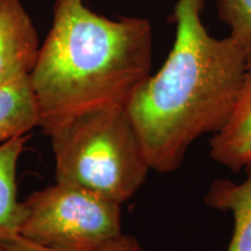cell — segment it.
Listing matches in <instances>:
<instances>
[{
    "label": "cell",
    "instance_id": "5b68a950",
    "mask_svg": "<svg viewBox=\"0 0 251 251\" xmlns=\"http://www.w3.org/2000/svg\"><path fill=\"white\" fill-rule=\"evenodd\" d=\"M40 43L30 15L21 0H0V86L29 76Z\"/></svg>",
    "mask_w": 251,
    "mask_h": 251
},
{
    "label": "cell",
    "instance_id": "8fae6325",
    "mask_svg": "<svg viewBox=\"0 0 251 251\" xmlns=\"http://www.w3.org/2000/svg\"><path fill=\"white\" fill-rule=\"evenodd\" d=\"M2 251H65L46 248L30 242L19 235L8 238L2 244ZM85 251H147L135 236L122 233L120 236L98 248Z\"/></svg>",
    "mask_w": 251,
    "mask_h": 251
},
{
    "label": "cell",
    "instance_id": "7a4b0ae2",
    "mask_svg": "<svg viewBox=\"0 0 251 251\" xmlns=\"http://www.w3.org/2000/svg\"><path fill=\"white\" fill-rule=\"evenodd\" d=\"M151 63L148 19H111L84 0H56L51 27L29 75L39 127L49 136L77 115L127 108Z\"/></svg>",
    "mask_w": 251,
    "mask_h": 251
},
{
    "label": "cell",
    "instance_id": "277c9868",
    "mask_svg": "<svg viewBox=\"0 0 251 251\" xmlns=\"http://www.w3.org/2000/svg\"><path fill=\"white\" fill-rule=\"evenodd\" d=\"M19 236L56 250L85 251L122 234L121 203L56 183L21 202Z\"/></svg>",
    "mask_w": 251,
    "mask_h": 251
},
{
    "label": "cell",
    "instance_id": "9c48e42d",
    "mask_svg": "<svg viewBox=\"0 0 251 251\" xmlns=\"http://www.w3.org/2000/svg\"><path fill=\"white\" fill-rule=\"evenodd\" d=\"M27 141L26 134L0 144V251L20 228L23 206L18 200L17 171Z\"/></svg>",
    "mask_w": 251,
    "mask_h": 251
},
{
    "label": "cell",
    "instance_id": "6da1fadb",
    "mask_svg": "<svg viewBox=\"0 0 251 251\" xmlns=\"http://www.w3.org/2000/svg\"><path fill=\"white\" fill-rule=\"evenodd\" d=\"M205 2L177 0L170 54L127 105L150 168L159 174L177 171L199 137L225 127L242 83L248 54L229 35L208 33Z\"/></svg>",
    "mask_w": 251,
    "mask_h": 251
},
{
    "label": "cell",
    "instance_id": "3957f363",
    "mask_svg": "<svg viewBox=\"0 0 251 251\" xmlns=\"http://www.w3.org/2000/svg\"><path fill=\"white\" fill-rule=\"evenodd\" d=\"M56 183L124 203L140 190L150 168L127 108L84 113L49 135Z\"/></svg>",
    "mask_w": 251,
    "mask_h": 251
},
{
    "label": "cell",
    "instance_id": "ba28073f",
    "mask_svg": "<svg viewBox=\"0 0 251 251\" xmlns=\"http://www.w3.org/2000/svg\"><path fill=\"white\" fill-rule=\"evenodd\" d=\"M39 124V106L29 76L0 86V144L26 135Z\"/></svg>",
    "mask_w": 251,
    "mask_h": 251
},
{
    "label": "cell",
    "instance_id": "30bf717a",
    "mask_svg": "<svg viewBox=\"0 0 251 251\" xmlns=\"http://www.w3.org/2000/svg\"><path fill=\"white\" fill-rule=\"evenodd\" d=\"M218 13L229 28V36L250 55L251 0H218Z\"/></svg>",
    "mask_w": 251,
    "mask_h": 251
},
{
    "label": "cell",
    "instance_id": "52a82bcc",
    "mask_svg": "<svg viewBox=\"0 0 251 251\" xmlns=\"http://www.w3.org/2000/svg\"><path fill=\"white\" fill-rule=\"evenodd\" d=\"M246 170L247 177L241 183L214 180L203 198L208 207L233 216V235L227 251H251V163Z\"/></svg>",
    "mask_w": 251,
    "mask_h": 251
},
{
    "label": "cell",
    "instance_id": "8992f818",
    "mask_svg": "<svg viewBox=\"0 0 251 251\" xmlns=\"http://www.w3.org/2000/svg\"><path fill=\"white\" fill-rule=\"evenodd\" d=\"M209 153L216 163L235 174L251 163V54L230 118L224 128L213 135Z\"/></svg>",
    "mask_w": 251,
    "mask_h": 251
}]
</instances>
